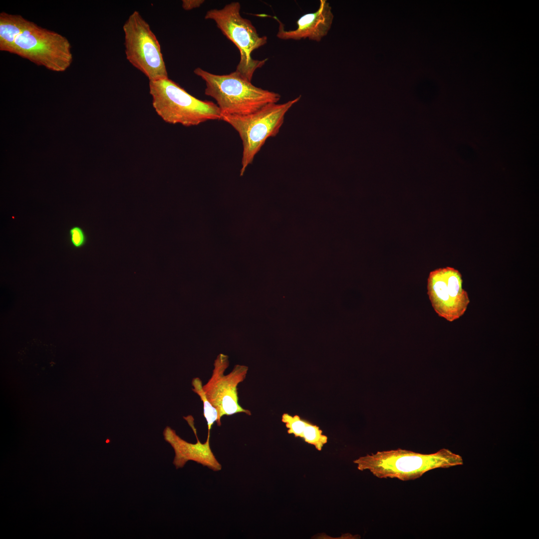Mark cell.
Masks as SVG:
<instances>
[{
  "instance_id": "1",
  "label": "cell",
  "mask_w": 539,
  "mask_h": 539,
  "mask_svg": "<svg viewBox=\"0 0 539 539\" xmlns=\"http://www.w3.org/2000/svg\"><path fill=\"white\" fill-rule=\"evenodd\" d=\"M66 37L20 14L0 13V50L16 54L48 70L61 72L73 56Z\"/></svg>"
},
{
  "instance_id": "2",
  "label": "cell",
  "mask_w": 539,
  "mask_h": 539,
  "mask_svg": "<svg viewBox=\"0 0 539 539\" xmlns=\"http://www.w3.org/2000/svg\"><path fill=\"white\" fill-rule=\"evenodd\" d=\"M353 463L359 470H368L378 478L408 481L418 479L432 470L462 465L463 460L460 455L447 449L430 454L397 449L367 454Z\"/></svg>"
},
{
  "instance_id": "3",
  "label": "cell",
  "mask_w": 539,
  "mask_h": 539,
  "mask_svg": "<svg viewBox=\"0 0 539 539\" xmlns=\"http://www.w3.org/2000/svg\"><path fill=\"white\" fill-rule=\"evenodd\" d=\"M194 72L205 81V94L215 100L221 116L248 115L280 99L278 93L255 86L236 71L219 75L197 67Z\"/></svg>"
},
{
  "instance_id": "4",
  "label": "cell",
  "mask_w": 539,
  "mask_h": 539,
  "mask_svg": "<svg viewBox=\"0 0 539 539\" xmlns=\"http://www.w3.org/2000/svg\"><path fill=\"white\" fill-rule=\"evenodd\" d=\"M149 88L154 109L167 123L190 127L221 120L216 104L196 98L169 78L149 81Z\"/></svg>"
},
{
  "instance_id": "5",
  "label": "cell",
  "mask_w": 539,
  "mask_h": 539,
  "mask_svg": "<svg viewBox=\"0 0 539 539\" xmlns=\"http://www.w3.org/2000/svg\"><path fill=\"white\" fill-rule=\"evenodd\" d=\"M299 96L283 103H270L245 115H222L221 120L238 133L243 145L240 175L253 163L266 140L277 135L289 109L300 99Z\"/></svg>"
},
{
  "instance_id": "6",
  "label": "cell",
  "mask_w": 539,
  "mask_h": 539,
  "mask_svg": "<svg viewBox=\"0 0 539 539\" xmlns=\"http://www.w3.org/2000/svg\"><path fill=\"white\" fill-rule=\"evenodd\" d=\"M240 10V2H232L222 8L208 10L205 18L213 20L223 34L238 48L240 59L235 71L251 81L255 71L267 60L254 59L252 53L266 44L268 38L260 36L251 21L241 16Z\"/></svg>"
},
{
  "instance_id": "7",
  "label": "cell",
  "mask_w": 539,
  "mask_h": 539,
  "mask_svg": "<svg viewBox=\"0 0 539 539\" xmlns=\"http://www.w3.org/2000/svg\"><path fill=\"white\" fill-rule=\"evenodd\" d=\"M123 29L128 61L149 81L168 78L159 41L138 11L130 15Z\"/></svg>"
},
{
  "instance_id": "8",
  "label": "cell",
  "mask_w": 539,
  "mask_h": 539,
  "mask_svg": "<svg viewBox=\"0 0 539 539\" xmlns=\"http://www.w3.org/2000/svg\"><path fill=\"white\" fill-rule=\"evenodd\" d=\"M211 377L203 385L207 397L216 408L218 413L217 424L221 425V418L237 413H243L251 415L250 410L243 408L239 403L238 385L246 377L248 367L236 365L233 370L225 375L229 366L228 356L220 354L214 362Z\"/></svg>"
},
{
  "instance_id": "9",
  "label": "cell",
  "mask_w": 539,
  "mask_h": 539,
  "mask_svg": "<svg viewBox=\"0 0 539 539\" xmlns=\"http://www.w3.org/2000/svg\"><path fill=\"white\" fill-rule=\"evenodd\" d=\"M462 284L461 274L453 268L438 269L429 274L427 293L432 307L439 316L449 321L462 316L470 303Z\"/></svg>"
},
{
  "instance_id": "10",
  "label": "cell",
  "mask_w": 539,
  "mask_h": 539,
  "mask_svg": "<svg viewBox=\"0 0 539 539\" xmlns=\"http://www.w3.org/2000/svg\"><path fill=\"white\" fill-rule=\"evenodd\" d=\"M183 418L193 431L197 439L196 443H189L182 439L174 430L169 426H167L163 431L165 441L171 445L174 450L175 455L173 464L176 468L178 469L183 467L188 461L191 460L207 466L214 471L221 470L222 466L210 447V435H208L205 443H201L198 437L192 416L188 415Z\"/></svg>"
},
{
  "instance_id": "11",
  "label": "cell",
  "mask_w": 539,
  "mask_h": 539,
  "mask_svg": "<svg viewBox=\"0 0 539 539\" xmlns=\"http://www.w3.org/2000/svg\"><path fill=\"white\" fill-rule=\"evenodd\" d=\"M279 23L276 36L283 40H298L307 38L319 42L328 33L331 27L333 14L331 6L326 0H320L318 9L314 12L306 13L296 21L297 27L286 30L282 23L273 17Z\"/></svg>"
},
{
  "instance_id": "12",
  "label": "cell",
  "mask_w": 539,
  "mask_h": 539,
  "mask_svg": "<svg viewBox=\"0 0 539 539\" xmlns=\"http://www.w3.org/2000/svg\"><path fill=\"white\" fill-rule=\"evenodd\" d=\"M21 364L29 370L39 372L52 367L55 364L56 347L38 339L28 341L18 353Z\"/></svg>"
},
{
  "instance_id": "13",
  "label": "cell",
  "mask_w": 539,
  "mask_h": 539,
  "mask_svg": "<svg viewBox=\"0 0 539 539\" xmlns=\"http://www.w3.org/2000/svg\"><path fill=\"white\" fill-rule=\"evenodd\" d=\"M192 385L193 391L197 394L203 403L204 416L206 419L208 426V435H210V430L215 422L218 420V413L216 408L212 404L206 396L203 388L202 382L200 378L196 377L193 379Z\"/></svg>"
},
{
  "instance_id": "14",
  "label": "cell",
  "mask_w": 539,
  "mask_h": 539,
  "mask_svg": "<svg viewBox=\"0 0 539 539\" xmlns=\"http://www.w3.org/2000/svg\"><path fill=\"white\" fill-rule=\"evenodd\" d=\"M302 439L310 445H313L318 451H321L327 443L328 438L322 434V431L318 426L308 422L302 434Z\"/></svg>"
},
{
  "instance_id": "15",
  "label": "cell",
  "mask_w": 539,
  "mask_h": 539,
  "mask_svg": "<svg viewBox=\"0 0 539 539\" xmlns=\"http://www.w3.org/2000/svg\"><path fill=\"white\" fill-rule=\"evenodd\" d=\"M281 421L287 429V433L292 434L295 437H302L303 433L308 421L302 419L298 415H290L284 413L281 417Z\"/></svg>"
},
{
  "instance_id": "16",
  "label": "cell",
  "mask_w": 539,
  "mask_h": 539,
  "mask_svg": "<svg viewBox=\"0 0 539 539\" xmlns=\"http://www.w3.org/2000/svg\"><path fill=\"white\" fill-rule=\"evenodd\" d=\"M69 242L75 249L82 248L87 243V237L83 229L77 226L71 227L68 232Z\"/></svg>"
},
{
  "instance_id": "17",
  "label": "cell",
  "mask_w": 539,
  "mask_h": 539,
  "mask_svg": "<svg viewBox=\"0 0 539 539\" xmlns=\"http://www.w3.org/2000/svg\"><path fill=\"white\" fill-rule=\"evenodd\" d=\"M204 0H183L182 8L186 10H190L199 7L204 2Z\"/></svg>"
}]
</instances>
